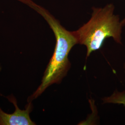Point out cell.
<instances>
[{
  "mask_svg": "<svg viewBox=\"0 0 125 125\" xmlns=\"http://www.w3.org/2000/svg\"><path fill=\"white\" fill-rule=\"evenodd\" d=\"M123 67H124V69H125V62H124V65H123Z\"/></svg>",
  "mask_w": 125,
  "mask_h": 125,
  "instance_id": "6",
  "label": "cell"
},
{
  "mask_svg": "<svg viewBox=\"0 0 125 125\" xmlns=\"http://www.w3.org/2000/svg\"><path fill=\"white\" fill-rule=\"evenodd\" d=\"M121 22L123 27H124L125 26V17L121 21Z\"/></svg>",
  "mask_w": 125,
  "mask_h": 125,
  "instance_id": "5",
  "label": "cell"
},
{
  "mask_svg": "<svg viewBox=\"0 0 125 125\" xmlns=\"http://www.w3.org/2000/svg\"><path fill=\"white\" fill-rule=\"evenodd\" d=\"M91 18L88 22L76 31H72L78 44L87 48L86 57L100 49L105 40L111 38L119 44H122L123 26L118 14L115 13V7L113 3L104 7L92 8Z\"/></svg>",
  "mask_w": 125,
  "mask_h": 125,
  "instance_id": "2",
  "label": "cell"
},
{
  "mask_svg": "<svg viewBox=\"0 0 125 125\" xmlns=\"http://www.w3.org/2000/svg\"><path fill=\"white\" fill-rule=\"evenodd\" d=\"M15 107V111L12 114L3 111L0 107V125H35L32 121L30 114L33 109L32 102H29L25 106L26 109H21L17 105V101L13 94L6 97Z\"/></svg>",
  "mask_w": 125,
  "mask_h": 125,
  "instance_id": "3",
  "label": "cell"
},
{
  "mask_svg": "<svg viewBox=\"0 0 125 125\" xmlns=\"http://www.w3.org/2000/svg\"><path fill=\"white\" fill-rule=\"evenodd\" d=\"M1 65H0V72L1 71Z\"/></svg>",
  "mask_w": 125,
  "mask_h": 125,
  "instance_id": "7",
  "label": "cell"
},
{
  "mask_svg": "<svg viewBox=\"0 0 125 125\" xmlns=\"http://www.w3.org/2000/svg\"><path fill=\"white\" fill-rule=\"evenodd\" d=\"M26 5L45 19L51 28L56 39L53 53L45 70L40 86L27 99L32 102L53 84H59L67 75L71 63L69 54L74 46L78 44L72 31L66 30L49 11L32 0H17Z\"/></svg>",
  "mask_w": 125,
  "mask_h": 125,
  "instance_id": "1",
  "label": "cell"
},
{
  "mask_svg": "<svg viewBox=\"0 0 125 125\" xmlns=\"http://www.w3.org/2000/svg\"><path fill=\"white\" fill-rule=\"evenodd\" d=\"M103 101L104 103L123 105L125 107V91L119 92L116 90L110 96L103 98Z\"/></svg>",
  "mask_w": 125,
  "mask_h": 125,
  "instance_id": "4",
  "label": "cell"
}]
</instances>
